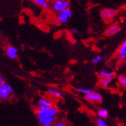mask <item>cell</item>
<instances>
[{
	"label": "cell",
	"instance_id": "cell-1",
	"mask_svg": "<svg viewBox=\"0 0 126 126\" xmlns=\"http://www.w3.org/2000/svg\"><path fill=\"white\" fill-rule=\"evenodd\" d=\"M58 113V111L56 108H53L48 109V110H37L36 113V116L38 122L40 124H42L45 120L50 118L55 117Z\"/></svg>",
	"mask_w": 126,
	"mask_h": 126
},
{
	"label": "cell",
	"instance_id": "cell-2",
	"mask_svg": "<svg viewBox=\"0 0 126 126\" xmlns=\"http://www.w3.org/2000/svg\"><path fill=\"white\" fill-rule=\"evenodd\" d=\"M69 7V2L67 0H53L51 3V8L55 12L59 13Z\"/></svg>",
	"mask_w": 126,
	"mask_h": 126
},
{
	"label": "cell",
	"instance_id": "cell-3",
	"mask_svg": "<svg viewBox=\"0 0 126 126\" xmlns=\"http://www.w3.org/2000/svg\"><path fill=\"white\" fill-rule=\"evenodd\" d=\"M13 92V89L10 85L6 83L5 84L0 85V98L1 100H6L9 99Z\"/></svg>",
	"mask_w": 126,
	"mask_h": 126
},
{
	"label": "cell",
	"instance_id": "cell-4",
	"mask_svg": "<svg viewBox=\"0 0 126 126\" xmlns=\"http://www.w3.org/2000/svg\"><path fill=\"white\" fill-rule=\"evenodd\" d=\"M117 13L118 12L116 10L111 8H105L100 12V16L104 21H110L113 17L115 16Z\"/></svg>",
	"mask_w": 126,
	"mask_h": 126
},
{
	"label": "cell",
	"instance_id": "cell-5",
	"mask_svg": "<svg viewBox=\"0 0 126 126\" xmlns=\"http://www.w3.org/2000/svg\"><path fill=\"white\" fill-rule=\"evenodd\" d=\"M72 16V12L69 8H67L62 12L58 13L57 19L62 23H66L68 21V19Z\"/></svg>",
	"mask_w": 126,
	"mask_h": 126
},
{
	"label": "cell",
	"instance_id": "cell-6",
	"mask_svg": "<svg viewBox=\"0 0 126 126\" xmlns=\"http://www.w3.org/2000/svg\"><path fill=\"white\" fill-rule=\"evenodd\" d=\"M53 105L49 100L44 98H41L38 100L37 103V110H48L53 108Z\"/></svg>",
	"mask_w": 126,
	"mask_h": 126
},
{
	"label": "cell",
	"instance_id": "cell-7",
	"mask_svg": "<svg viewBox=\"0 0 126 126\" xmlns=\"http://www.w3.org/2000/svg\"><path fill=\"white\" fill-rule=\"evenodd\" d=\"M86 98L87 100L94 102H101L102 100V96L100 93L97 92L92 91L90 94H86Z\"/></svg>",
	"mask_w": 126,
	"mask_h": 126
},
{
	"label": "cell",
	"instance_id": "cell-8",
	"mask_svg": "<svg viewBox=\"0 0 126 126\" xmlns=\"http://www.w3.org/2000/svg\"><path fill=\"white\" fill-rule=\"evenodd\" d=\"M6 54L11 59H16L17 57L18 49L15 47L9 46L6 48Z\"/></svg>",
	"mask_w": 126,
	"mask_h": 126
},
{
	"label": "cell",
	"instance_id": "cell-9",
	"mask_svg": "<svg viewBox=\"0 0 126 126\" xmlns=\"http://www.w3.org/2000/svg\"><path fill=\"white\" fill-rule=\"evenodd\" d=\"M118 58L120 61L126 59V41L120 45L118 51Z\"/></svg>",
	"mask_w": 126,
	"mask_h": 126
},
{
	"label": "cell",
	"instance_id": "cell-10",
	"mask_svg": "<svg viewBox=\"0 0 126 126\" xmlns=\"http://www.w3.org/2000/svg\"><path fill=\"white\" fill-rule=\"evenodd\" d=\"M120 30V28L118 25H113L110 26L109 28H108L106 31V34L109 36H111V35H114L115 34L119 32Z\"/></svg>",
	"mask_w": 126,
	"mask_h": 126
},
{
	"label": "cell",
	"instance_id": "cell-11",
	"mask_svg": "<svg viewBox=\"0 0 126 126\" xmlns=\"http://www.w3.org/2000/svg\"><path fill=\"white\" fill-rule=\"evenodd\" d=\"M47 92H48V94H50L51 96H54L55 98H63V93H62L61 91H59V90H55V88H48V90H47Z\"/></svg>",
	"mask_w": 126,
	"mask_h": 126
},
{
	"label": "cell",
	"instance_id": "cell-12",
	"mask_svg": "<svg viewBox=\"0 0 126 126\" xmlns=\"http://www.w3.org/2000/svg\"><path fill=\"white\" fill-rule=\"evenodd\" d=\"M113 77L111 76H106V77H103L102 79L101 80V85L103 87H106L108 86V85L113 80Z\"/></svg>",
	"mask_w": 126,
	"mask_h": 126
},
{
	"label": "cell",
	"instance_id": "cell-13",
	"mask_svg": "<svg viewBox=\"0 0 126 126\" xmlns=\"http://www.w3.org/2000/svg\"><path fill=\"white\" fill-rule=\"evenodd\" d=\"M37 5H39L43 8H47L48 7V3L47 0H32Z\"/></svg>",
	"mask_w": 126,
	"mask_h": 126
},
{
	"label": "cell",
	"instance_id": "cell-14",
	"mask_svg": "<svg viewBox=\"0 0 126 126\" xmlns=\"http://www.w3.org/2000/svg\"><path fill=\"white\" fill-rule=\"evenodd\" d=\"M99 75L102 77L106 76L114 77L115 75V72L114 71H108L105 70H102L99 72Z\"/></svg>",
	"mask_w": 126,
	"mask_h": 126
},
{
	"label": "cell",
	"instance_id": "cell-15",
	"mask_svg": "<svg viewBox=\"0 0 126 126\" xmlns=\"http://www.w3.org/2000/svg\"><path fill=\"white\" fill-rule=\"evenodd\" d=\"M97 114H98L99 117H101L102 118H107L108 116V110H105V109H101L99 110L97 112Z\"/></svg>",
	"mask_w": 126,
	"mask_h": 126
},
{
	"label": "cell",
	"instance_id": "cell-16",
	"mask_svg": "<svg viewBox=\"0 0 126 126\" xmlns=\"http://www.w3.org/2000/svg\"><path fill=\"white\" fill-rule=\"evenodd\" d=\"M55 117H52V118H50L47 119V120H45L41 126H51L53 124H55Z\"/></svg>",
	"mask_w": 126,
	"mask_h": 126
},
{
	"label": "cell",
	"instance_id": "cell-17",
	"mask_svg": "<svg viewBox=\"0 0 126 126\" xmlns=\"http://www.w3.org/2000/svg\"><path fill=\"white\" fill-rule=\"evenodd\" d=\"M118 81L122 86L126 88V77L124 75H120L118 77Z\"/></svg>",
	"mask_w": 126,
	"mask_h": 126
},
{
	"label": "cell",
	"instance_id": "cell-18",
	"mask_svg": "<svg viewBox=\"0 0 126 126\" xmlns=\"http://www.w3.org/2000/svg\"><path fill=\"white\" fill-rule=\"evenodd\" d=\"M77 91L79 92V93H83V94H90V93L92 92V90L91 89H85V88H78L76 89Z\"/></svg>",
	"mask_w": 126,
	"mask_h": 126
},
{
	"label": "cell",
	"instance_id": "cell-19",
	"mask_svg": "<svg viewBox=\"0 0 126 126\" xmlns=\"http://www.w3.org/2000/svg\"><path fill=\"white\" fill-rule=\"evenodd\" d=\"M96 124L98 126H108L107 123L104 120V118H101V117H99L96 119Z\"/></svg>",
	"mask_w": 126,
	"mask_h": 126
},
{
	"label": "cell",
	"instance_id": "cell-20",
	"mask_svg": "<svg viewBox=\"0 0 126 126\" xmlns=\"http://www.w3.org/2000/svg\"><path fill=\"white\" fill-rule=\"evenodd\" d=\"M102 59L103 57L101 56V55H98V56H96L95 57H94V58L92 59V63H93V64H98V63H100L101 61H102Z\"/></svg>",
	"mask_w": 126,
	"mask_h": 126
},
{
	"label": "cell",
	"instance_id": "cell-21",
	"mask_svg": "<svg viewBox=\"0 0 126 126\" xmlns=\"http://www.w3.org/2000/svg\"><path fill=\"white\" fill-rule=\"evenodd\" d=\"M53 126H66V124L64 122H59L57 123H55Z\"/></svg>",
	"mask_w": 126,
	"mask_h": 126
},
{
	"label": "cell",
	"instance_id": "cell-22",
	"mask_svg": "<svg viewBox=\"0 0 126 126\" xmlns=\"http://www.w3.org/2000/svg\"><path fill=\"white\" fill-rule=\"evenodd\" d=\"M71 33L73 34H77V33H79V30L78 29H77V28H73L71 30Z\"/></svg>",
	"mask_w": 126,
	"mask_h": 126
},
{
	"label": "cell",
	"instance_id": "cell-23",
	"mask_svg": "<svg viewBox=\"0 0 126 126\" xmlns=\"http://www.w3.org/2000/svg\"><path fill=\"white\" fill-rule=\"evenodd\" d=\"M5 83H6V82H5V79L2 77H0V85L5 84Z\"/></svg>",
	"mask_w": 126,
	"mask_h": 126
}]
</instances>
